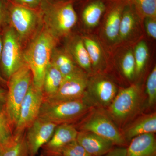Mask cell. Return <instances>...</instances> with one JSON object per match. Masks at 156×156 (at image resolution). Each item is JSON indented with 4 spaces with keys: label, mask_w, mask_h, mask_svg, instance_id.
<instances>
[{
    "label": "cell",
    "mask_w": 156,
    "mask_h": 156,
    "mask_svg": "<svg viewBox=\"0 0 156 156\" xmlns=\"http://www.w3.org/2000/svg\"><path fill=\"white\" fill-rule=\"evenodd\" d=\"M56 42V38L43 24L23 51L24 60L32 75L33 85L42 91L45 73Z\"/></svg>",
    "instance_id": "6da1fadb"
},
{
    "label": "cell",
    "mask_w": 156,
    "mask_h": 156,
    "mask_svg": "<svg viewBox=\"0 0 156 156\" xmlns=\"http://www.w3.org/2000/svg\"><path fill=\"white\" fill-rule=\"evenodd\" d=\"M40 10L44 25L56 39L67 35L77 21L74 8L68 1L42 0Z\"/></svg>",
    "instance_id": "7a4b0ae2"
},
{
    "label": "cell",
    "mask_w": 156,
    "mask_h": 156,
    "mask_svg": "<svg viewBox=\"0 0 156 156\" xmlns=\"http://www.w3.org/2000/svg\"><path fill=\"white\" fill-rule=\"evenodd\" d=\"M32 82L31 72L27 64L13 74L8 80L5 112L14 131L20 105Z\"/></svg>",
    "instance_id": "3957f363"
},
{
    "label": "cell",
    "mask_w": 156,
    "mask_h": 156,
    "mask_svg": "<svg viewBox=\"0 0 156 156\" xmlns=\"http://www.w3.org/2000/svg\"><path fill=\"white\" fill-rule=\"evenodd\" d=\"M93 106L87 98L58 102L43 101L39 118L57 125L71 124L87 114Z\"/></svg>",
    "instance_id": "277c9868"
},
{
    "label": "cell",
    "mask_w": 156,
    "mask_h": 156,
    "mask_svg": "<svg viewBox=\"0 0 156 156\" xmlns=\"http://www.w3.org/2000/svg\"><path fill=\"white\" fill-rule=\"evenodd\" d=\"M85 119L79 123L78 131H87L97 134L111 141L115 146L127 147L122 133L103 109H92Z\"/></svg>",
    "instance_id": "5b68a950"
},
{
    "label": "cell",
    "mask_w": 156,
    "mask_h": 156,
    "mask_svg": "<svg viewBox=\"0 0 156 156\" xmlns=\"http://www.w3.org/2000/svg\"><path fill=\"white\" fill-rule=\"evenodd\" d=\"M2 44L0 55V74L8 81L11 76L26 64L23 44L16 32L10 25L2 31Z\"/></svg>",
    "instance_id": "8992f818"
},
{
    "label": "cell",
    "mask_w": 156,
    "mask_h": 156,
    "mask_svg": "<svg viewBox=\"0 0 156 156\" xmlns=\"http://www.w3.org/2000/svg\"><path fill=\"white\" fill-rule=\"evenodd\" d=\"M42 23L40 9H30L9 1L8 25L16 32L23 44L34 36Z\"/></svg>",
    "instance_id": "52a82bcc"
},
{
    "label": "cell",
    "mask_w": 156,
    "mask_h": 156,
    "mask_svg": "<svg viewBox=\"0 0 156 156\" xmlns=\"http://www.w3.org/2000/svg\"><path fill=\"white\" fill-rule=\"evenodd\" d=\"M140 102L139 87L133 85L117 92L114 99L107 108V112L115 124L123 125L137 113Z\"/></svg>",
    "instance_id": "ba28073f"
},
{
    "label": "cell",
    "mask_w": 156,
    "mask_h": 156,
    "mask_svg": "<svg viewBox=\"0 0 156 156\" xmlns=\"http://www.w3.org/2000/svg\"><path fill=\"white\" fill-rule=\"evenodd\" d=\"M88 81L87 74L78 68L75 71L63 78L59 89L54 95L44 99V101L58 102L84 98Z\"/></svg>",
    "instance_id": "9c48e42d"
},
{
    "label": "cell",
    "mask_w": 156,
    "mask_h": 156,
    "mask_svg": "<svg viewBox=\"0 0 156 156\" xmlns=\"http://www.w3.org/2000/svg\"><path fill=\"white\" fill-rule=\"evenodd\" d=\"M43 101L42 90L37 89L32 83L20 105L14 134L24 132L38 118Z\"/></svg>",
    "instance_id": "30bf717a"
},
{
    "label": "cell",
    "mask_w": 156,
    "mask_h": 156,
    "mask_svg": "<svg viewBox=\"0 0 156 156\" xmlns=\"http://www.w3.org/2000/svg\"><path fill=\"white\" fill-rule=\"evenodd\" d=\"M117 94L114 83L105 77H97L88 81L85 98L93 106L107 108Z\"/></svg>",
    "instance_id": "8fae6325"
},
{
    "label": "cell",
    "mask_w": 156,
    "mask_h": 156,
    "mask_svg": "<svg viewBox=\"0 0 156 156\" xmlns=\"http://www.w3.org/2000/svg\"><path fill=\"white\" fill-rule=\"evenodd\" d=\"M58 125L38 117L27 130L26 140L30 156H36L51 139Z\"/></svg>",
    "instance_id": "7c38bea8"
},
{
    "label": "cell",
    "mask_w": 156,
    "mask_h": 156,
    "mask_svg": "<svg viewBox=\"0 0 156 156\" xmlns=\"http://www.w3.org/2000/svg\"><path fill=\"white\" fill-rule=\"evenodd\" d=\"M78 131L72 124L58 125L51 139L42 147L43 154L47 156L61 154L65 147L76 140Z\"/></svg>",
    "instance_id": "4fadbf2b"
},
{
    "label": "cell",
    "mask_w": 156,
    "mask_h": 156,
    "mask_svg": "<svg viewBox=\"0 0 156 156\" xmlns=\"http://www.w3.org/2000/svg\"><path fill=\"white\" fill-rule=\"evenodd\" d=\"M76 141L92 156H102L111 150L114 144L97 134L78 131Z\"/></svg>",
    "instance_id": "5bb4252c"
},
{
    "label": "cell",
    "mask_w": 156,
    "mask_h": 156,
    "mask_svg": "<svg viewBox=\"0 0 156 156\" xmlns=\"http://www.w3.org/2000/svg\"><path fill=\"white\" fill-rule=\"evenodd\" d=\"M156 132V113L143 115L127 126L122 134L126 142L129 144L135 136L141 134Z\"/></svg>",
    "instance_id": "9a60e30c"
},
{
    "label": "cell",
    "mask_w": 156,
    "mask_h": 156,
    "mask_svg": "<svg viewBox=\"0 0 156 156\" xmlns=\"http://www.w3.org/2000/svg\"><path fill=\"white\" fill-rule=\"evenodd\" d=\"M126 156H156L154 133L141 134L133 138L127 147Z\"/></svg>",
    "instance_id": "2e32d148"
},
{
    "label": "cell",
    "mask_w": 156,
    "mask_h": 156,
    "mask_svg": "<svg viewBox=\"0 0 156 156\" xmlns=\"http://www.w3.org/2000/svg\"><path fill=\"white\" fill-rule=\"evenodd\" d=\"M0 156H30L25 131L14 134L11 139L0 146Z\"/></svg>",
    "instance_id": "e0dca14e"
},
{
    "label": "cell",
    "mask_w": 156,
    "mask_h": 156,
    "mask_svg": "<svg viewBox=\"0 0 156 156\" xmlns=\"http://www.w3.org/2000/svg\"><path fill=\"white\" fill-rule=\"evenodd\" d=\"M67 51L79 66L87 72L92 70V66L83 39L76 38L67 46Z\"/></svg>",
    "instance_id": "ac0fdd59"
},
{
    "label": "cell",
    "mask_w": 156,
    "mask_h": 156,
    "mask_svg": "<svg viewBox=\"0 0 156 156\" xmlns=\"http://www.w3.org/2000/svg\"><path fill=\"white\" fill-rule=\"evenodd\" d=\"M63 79L60 72L50 62L45 73L42 87L44 99L53 96L57 92Z\"/></svg>",
    "instance_id": "d6986e66"
},
{
    "label": "cell",
    "mask_w": 156,
    "mask_h": 156,
    "mask_svg": "<svg viewBox=\"0 0 156 156\" xmlns=\"http://www.w3.org/2000/svg\"><path fill=\"white\" fill-rule=\"evenodd\" d=\"M50 62L60 72L63 78L72 73L78 68L69 53L56 48L51 54Z\"/></svg>",
    "instance_id": "ffe728a7"
},
{
    "label": "cell",
    "mask_w": 156,
    "mask_h": 156,
    "mask_svg": "<svg viewBox=\"0 0 156 156\" xmlns=\"http://www.w3.org/2000/svg\"><path fill=\"white\" fill-rule=\"evenodd\" d=\"M105 9V6L101 1H95L89 4L84 9L82 14L84 24L90 28L96 27Z\"/></svg>",
    "instance_id": "44dd1931"
},
{
    "label": "cell",
    "mask_w": 156,
    "mask_h": 156,
    "mask_svg": "<svg viewBox=\"0 0 156 156\" xmlns=\"http://www.w3.org/2000/svg\"><path fill=\"white\" fill-rule=\"evenodd\" d=\"M122 12L121 7H117L112 10L107 18L104 32L107 38L111 41H115L119 38Z\"/></svg>",
    "instance_id": "7402d4cb"
},
{
    "label": "cell",
    "mask_w": 156,
    "mask_h": 156,
    "mask_svg": "<svg viewBox=\"0 0 156 156\" xmlns=\"http://www.w3.org/2000/svg\"><path fill=\"white\" fill-rule=\"evenodd\" d=\"M135 24V17L132 11L128 8L125 9L120 23L119 38L121 40L128 38L134 30Z\"/></svg>",
    "instance_id": "603a6c76"
},
{
    "label": "cell",
    "mask_w": 156,
    "mask_h": 156,
    "mask_svg": "<svg viewBox=\"0 0 156 156\" xmlns=\"http://www.w3.org/2000/svg\"><path fill=\"white\" fill-rule=\"evenodd\" d=\"M134 56L135 62V75H139L145 67L149 57V49L146 43L140 42L134 49Z\"/></svg>",
    "instance_id": "cb8c5ba5"
},
{
    "label": "cell",
    "mask_w": 156,
    "mask_h": 156,
    "mask_svg": "<svg viewBox=\"0 0 156 156\" xmlns=\"http://www.w3.org/2000/svg\"><path fill=\"white\" fill-rule=\"evenodd\" d=\"M83 40L92 66L97 67L102 59V51L100 45L96 41L90 38L84 37Z\"/></svg>",
    "instance_id": "d4e9b609"
},
{
    "label": "cell",
    "mask_w": 156,
    "mask_h": 156,
    "mask_svg": "<svg viewBox=\"0 0 156 156\" xmlns=\"http://www.w3.org/2000/svg\"><path fill=\"white\" fill-rule=\"evenodd\" d=\"M121 69L126 78L131 80L135 75V62L134 53L129 50L125 53L121 61Z\"/></svg>",
    "instance_id": "484cf974"
},
{
    "label": "cell",
    "mask_w": 156,
    "mask_h": 156,
    "mask_svg": "<svg viewBox=\"0 0 156 156\" xmlns=\"http://www.w3.org/2000/svg\"><path fill=\"white\" fill-rule=\"evenodd\" d=\"M140 13L146 17L156 18V0H132Z\"/></svg>",
    "instance_id": "4316f807"
},
{
    "label": "cell",
    "mask_w": 156,
    "mask_h": 156,
    "mask_svg": "<svg viewBox=\"0 0 156 156\" xmlns=\"http://www.w3.org/2000/svg\"><path fill=\"white\" fill-rule=\"evenodd\" d=\"M14 135V130L5 113H0V146L5 144Z\"/></svg>",
    "instance_id": "83f0119b"
},
{
    "label": "cell",
    "mask_w": 156,
    "mask_h": 156,
    "mask_svg": "<svg viewBox=\"0 0 156 156\" xmlns=\"http://www.w3.org/2000/svg\"><path fill=\"white\" fill-rule=\"evenodd\" d=\"M146 92L148 104L151 107L156 101V67L155 66L149 75L146 83Z\"/></svg>",
    "instance_id": "f1b7e54d"
},
{
    "label": "cell",
    "mask_w": 156,
    "mask_h": 156,
    "mask_svg": "<svg viewBox=\"0 0 156 156\" xmlns=\"http://www.w3.org/2000/svg\"><path fill=\"white\" fill-rule=\"evenodd\" d=\"M61 154L64 156H92L76 140H74L65 147Z\"/></svg>",
    "instance_id": "f546056e"
},
{
    "label": "cell",
    "mask_w": 156,
    "mask_h": 156,
    "mask_svg": "<svg viewBox=\"0 0 156 156\" xmlns=\"http://www.w3.org/2000/svg\"><path fill=\"white\" fill-rule=\"evenodd\" d=\"M10 0H0V33L8 25V10Z\"/></svg>",
    "instance_id": "4dcf8cb0"
},
{
    "label": "cell",
    "mask_w": 156,
    "mask_h": 156,
    "mask_svg": "<svg viewBox=\"0 0 156 156\" xmlns=\"http://www.w3.org/2000/svg\"><path fill=\"white\" fill-rule=\"evenodd\" d=\"M146 31L149 36L154 39H156V18L146 17L144 20Z\"/></svg>",
    "instance_id": "1f68e13d"
},
{
    "label": "cell",
    "mask_w": 156,
    "mask_h": 156,
    "mask_svg": "<svg viewBox=\"0 0 156 156\" xmlns=\"http://www.w3.org/2000/svg\"><path fill=\"white\" fill-rule=\"evenodd\" d=\"M14 2L27 8L40 9L42 0H12Z\"/></svg>",
    "instance_id": "d6a6232c"
},
{
    "label": "cell",
    "mask_w": 156,
    "mask_h": 156,
    "mask_svg": "<svg viewBox=\"0 0 156 156\" xmlns=\"http://www.w3.org/2000/svg\"><path fill=\"white\" fill-rule=\"evenodd\" d=\"M127 147H114L112 149L102 156H126Z\"/></svg>",
    "instance_id": "836d02e7"
},
{
    "label": "cell",
    "mask_w": 156,
    "mask_h": 156,
    "mask_svg": "<svg viewBox=\"0 0 156 156\" xmlns=\"http://www.w3.org/2000/svg\"><path fill=\"white\" fill-rule=\"evenodd\" d=\"M7 89H0V113H5Z\"/></svg>",
    "instance_id": "e575fe53"
},
{
    "label": "cell",
    "mask_w": 156,
    "mask_h": 156,
    "mask_svg": "<svg viewBox=\"0 0 156 156\" xmlns=\"http://www.w3.org/2000/svg\"><path fill=\"white\" fill-rule=\"evenodd\" d=\"M2 32L0 33V55L2 50ZM8 81L5 80L0 74V89H7Z\"/></svg>",
    "instance_id": "d590c367"
},
{
    "label": "cell",
    "mask_w": 156,
    "mask_h": 156,
    "mask_svg": "<svg viewBox=\"0 0 156 156\" xmlns=\"http://www.w3.org/2000/svg\"><path fill=\"white\" fill-rule=\"evenodd\" d=\"M51 2H64V0H49Z\"/></svg>",
    "instance_id": "8d00e7d4"
},
{
    "label": "cell",
    "mask_w": 156,
    "mask_h": 156,
    "mask_svg": "<svg viewBox=\"0 0 156 156\" xmlns=\"http://www.w3.org/2000/svg\"><path fill=\"white\" fill-rule=\"evenodd\" d=\"M64 156L62 155L61 154H58L52 155H49V156Z\"/></svg>",
    "instance_id": "74e56055"
},
{
    "label": "cell",
    "mask_w": 156,
    "mask_h": 156,
    "mask_svg": "<svg viewBox=\"0 0 156 156\" xmlns=\"http://www.w3.org/2000/svg\"><path fill=\"white\" fill-rule=\"evenodd\" d=\"M41 156H45L44 155V154H41Z\"/></svg>",
    "instance_id": "f35d334b"
}]
</instances>
